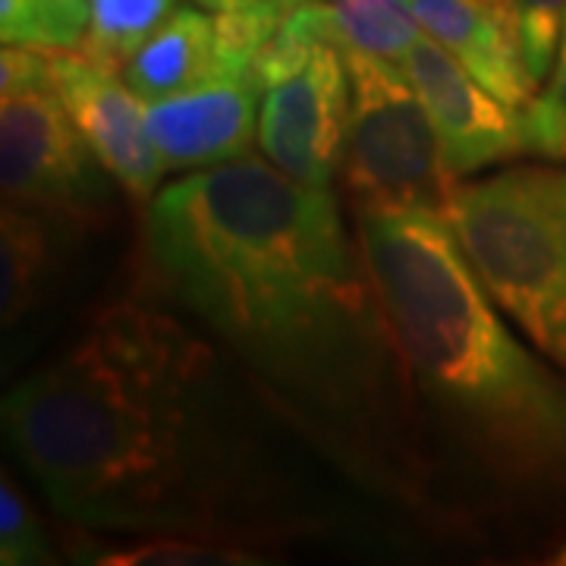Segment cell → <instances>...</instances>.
Segmentation results:
<instances>
[{
    "label": "cell",
    "instance_id": "9a60e30c",
    "mask_svg": "<svg viewBox=\"0 0 566 566\" xmlns=\"http://www.w3.org/2000/svg\"><path fill=\"white\" fill-rule=\"evenodd\" d=\"M88 3H92V20L80 51L88 61L111 70H123L126 61L174 10V0H88Z\"/></svg>",
    "mask_w": 566,
    "mask_h": 566
},
{
    "label": "cell",
    "instance_id": "7a4b0ae2",
    "mask_svg": "<svg viewBox=\"0 0 566 566\" xmlns=\"http://www.w3.org/2000/svg\"><path fill=\"white\" fill-rule=\"evenodd\" d=\"M3 431L82 528L230 542L264 513V472L233 422L218 349L170 305L102 308L7 394Z\"/></svg>",
    "mask_w": 566,
    "mask_h": 566
},
{
    "label": "cell",
    "instance_id": "d6986e66",
    "mask_svg": "<svg viewBox=\"0 0 566 566\" xmlns=\"http://www.w3.org/2000/svg\"><path fill=\"white\" fill-rule=\"evenodd\" d=\"M51 542L41 528L39 516L22 497L17 482L3 475L0 482V564L3 566H39L51 564Z\"/></svg>",
    "mask_w": 566,
    "mask_h": 566
},
{
    "label": "cell",
    "instance_id": "277c9868",
    "mask_svg": "<svg viewBox=\"0 0 566 566\" xmlns=\"http://www.w3.org/2000/svg\"><path fill=\"white\" fill-rule=\"evenodd\" d=\"M444 223L494 305L566 375V167L457 182Z\"/></svg>",
    "mask_w": 566,
    "mask_h": 566
},
{
    "label": "cell",
    "instance_id": "52a82bcc",
    "mask_svg": "<svg viewBox=\"0 0 566 566\" xmlns=\"http://www.w3.org/2000/svg\"><path fill=\"white\" fill-rule=\"evenodd\" d=\"M400 70L412 82L457 180L526 151V111L501 102L431 35L406 51Z\"/></svg>",
    "mask_w": 566,
    "mask_h": 566
},
{
    "label": "cell",
    "instance_id": "e0dca14e",
    "mask_svg": "<svg viewBox=\"0 0 566 566\" xmlns=\"http://www.w3.org/2000/svg\"><path fill=\"white\" fill-rule=\"evenodd\" d=\"M95 564L107 566H249L262 564L255 551L230 542L192 538V535H148L145 542L104 547Z\"/></svg>",
    "mask_w": 566,
    "mask_h": 566
},
{
    "label": "cell",
    "instance_id": "8fae6325",
    "mask_svg": "<svg viewBox=\"0 0 566 566\" xmlns=\"http://www.w3.org/2000/svg\"><path fill=\"white\" fill-rule=\"evenodd\" d=\"M424 35L444 44L501 102L526 111L535 98L510 0H406Z\"/></svg>",
    "mask_w": 566,
    "mask_h": 566
},
{
    "label": "cell",
    "instance_id": "ba28073f",
    "mask_svg": "<svg viewBox=\"0 0 566 566\" xmlns=\"http://www.w3.org/2000/svg\"><path fill=\"white\" fill-rule=\"evenodd\" d=\"M349 95L346 57L334 44H322L303 70L268 85L259 114L264 161L293 180L331 186L344 167Z\"/></svg>",
    "mask_w": 566,
    "mask_h": 566
},
{
    "label": "cell",
    "instance_id": "4fadbf2b",
    "mask_svg": "<svg viewBox=\"0 0 566 566\" xmlns=\"http://www.w3.org/2000/svg\"><path fill=\"white\" fill-rule=\"evenodd\" d=\"M218 70L214 17L177 7L123 66V80L142 104L161 102L199 85Z\"/></svg>",
    "mask_w": 566,
    "mask_h": 566
},
{
    "label": "cell",
    "instance_id": "44dd1931",
    "mask_svg": "<svg viewBox=\"0 0 566 566\" xmlns=\"http://www.w3.org/2000/svg\"><path fill=\"white\" fill-rule=\"evenodd\" d=\"M199 7L205 10H214V13H221V10H230V7H240V3H249V0H196Z\"/></svg>",
    "mask_w": 566,
    "mask_h": 566
},
{
    "label": "cell",
    "instance_id": "603a6c76",
    "mask_svg": "<svg viewBox=\"0 0 566 566\" xmlns=\"http://www.w3.org/2000/svg\"><path fill=\"white\" fill-rule=\"evenodd\" d=\"M293 3H300V0H290V7H293Z\"/></svg>",
    "mask_w": 566,
    "mask_h": 566
},
{
    "label": "cell",
    "instance_id": "7c38bea8",
    "mask_svg": "<svg viewBox=\"0 0 566 566\" xmlns=\"http://www.w3.org/2000/svg\"><path fill=\"white\" fill-rule=\"evenodd\" d=\"M308 44H334L344 54H375L400 63L422 39V25L406 0H300L286 10Z\"/></svg>",
    "mask_w": 566,
    "mask_h": 566
},
{
    "label": "cell",
    "instance_id": "30bf717a",
    "mask_svg": "<svg viewBox=\"0 0 566 566\" xmlns=\"http://www.w3.org/2000/svg\"><path fill=\"white\" fill-rule=\"evenodd\" d=\"M255 70L211 73L199 85L145 104V126L167 170H202L249 158L259 139Z\"/></svg>",
    "mask_w": 566,
    "mask_h": 566
},
{
    "label": "cell",
    "instance_id": "8992f818",
    "mask_svg": "<svg viewBox=\"0 0 566 566\" xmlns=\"http://www.w3.org/2000/svg\"><path fill=\"white\" fill-rule=\"evenodd\" d=\"M349 129L344 186L356 211H412L444 221L457 177L447 170L434 126L400 63L344 54Z\"/></svg>",
    "mask_w": 566,
    "mask_h": 566
},
{
    "label": "cell",
    "instance_id": "5bb4252c",
    "mask_svg": "<svg viewBox=\"0 0 566 566\" xmlns=\"http://www.w3.org/2000/svg\"><path fill=\"white\" fill-rule=\"evenodd\" d=\"M57 233H63V227L51 218L17 205H3L0 214L3 327H17L44 300L57 271Z\"/></svg>",
    "mask_w": 566,
    "mask_h": 566
},
{
    "label": "cell",
    "instance_id": "2e32d148",
    "mask_svg": "<svg viewBox=\"0 0 566 566\" xmlns=\"http://www.w3.org/2000/svg\"><path fill=\"white\" fill-rule=\"evenodd\" d=\"M85 0H0V39L20 48L73 51L88 32Z\"/></svg>",
    "mask_w": 566,
    "mask_h": 566
},
{
    "label": "cell",
    "instance_id": "5b68a950",
    "mask_svg": "<svg viewBox=\"0 0 566 566\" xmlns=\"http://www.w3.org/2000/svg\"><path fill=\"white\" fill-rule=\"evenodd\" d=\"M114 180L54 92L48 48L3 44L0 54V186L3 205L61 227H88Z\"/></svg>",
    "mask_w": 566,
    "mask_h": 566
},
{
    "label": "cell",
    "instance_id": "7402d4cb",
    "mask_svg": "<svg viewBox=\"0 0 566 566\" xmlns=\"http://www.w3.org/2000/svg\"><path fill=\"white\" fill-rule=\"evenodd\" d=\"M554 564H560V566H566V545L560 547V554H557V557H554Z\"/></svg>",
    "mask_w": 566,
    "mask_h": 566
},
{
    "label": "cell",
    "instance_id": "3957f363",
    "mask_svg": "<svg viewBox=\"0 0 566 566\" xmlns=\"http://www.w3.org/2000/svg\"><path fill=\"white\" fill-rule=\"evenodd\" d=\"M359 243L441 438L506 491L566 485V385L513 337L434 214L359 211Z\"/></svg>",
    "mask_w": 566,
    "mask_h": 566
},
{
    "label": "cell",
    "instance_id": "ac0fdd59",
    "mask_svg": "<svg viewBox=\"0 0 566 566\" xmlns=\"http://www.w3.org/2000/svg\"><path fill=\"white\" fill-rule=\"evenodd\" d=\"M528 76L545 82L554 70L566 29V0H510Z\"/></svg>",
    "mask_w": 566,
    "mask_h": 566
},
{
    "label": "cell",
    "instance_id": "9c48e42d",
    "mask_svg": "<svg viewBox=\"0 0 566 566\" xmlns=\"http://www.w3.org/2000/svg\"><path fill=\"white\" fill-rule=\"evenodd\" d=\"M48 66L66 114L114 182L129 199L151 202L167 167L148 136L145 107H139L136 92L126 80H117V70L88 61L85 54L48 51Z\"/></svg>",
    "mask_w": 566,
    "mask_h": 566
},
{
    "label": "cell",
    "instance_id": "6da1fadb",
    "mask_svg": "<svg viewBox=\"0 0 566 566\" xmlns=\"http://www.w3.org/2000/svg\"><path fill=\"white\" fill-rule=\"evenodd\" d=\"M164 303L230 353L293 428L365 479L400 488L412 385L331 186L259 158L164 182L142 221Z\"/></svg>",
    "mask_w": 566,
    "mask_h": 566
},
{
    "label": "cell",
    "instance_id": "ffe728a7",
    "mask_svg": "<svg viewBox=\"0 0 566 566\" xmlns=\"http://www.w3.org/2000/svg\"><path fill=\"white\" fill-rule=\"evenodd\" d=\"M526 151L566 161V29L545 92L526 107Z\"/></svg>",
    "mask_w": 566,
    "mask_h": 566
}]
</instances>
